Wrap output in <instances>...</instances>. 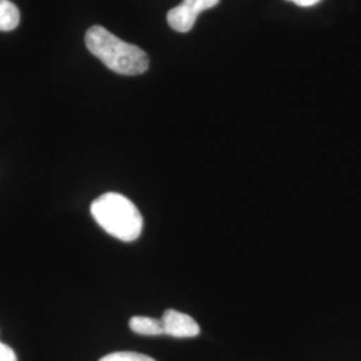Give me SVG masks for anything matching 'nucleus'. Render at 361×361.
<instances>
[{
	"label": "nucleus",
	"instance_id": "obj_1",
	"mask_svg": "<svg viewBox=\"0 0 361 361\" xmlns=\"http://www.w3.org/2000/svg\"><path fill=\"white\" fill-rule=\"evenodd\" d=\"M85 42L94 56L119 75H140L149 68V56L142 49L116 38L104 27H90Z\"/></svg>",
	"mask_w": 361,
	"mask_h": 361
},
{
	"label": "nucleus",
	"instance_id": "obj_2",
	"mask_svg": "<svg viewBox=\"0 0 361 361\" xmlns=\"http://www.w3.org/2000/svg\"><path fill=\"white\" fill-rule=\"evenodd\" d=\"M91 214L104 232L121 241L131 243L142 233L140 210L122 194H102L91 204Z\"/></svg>",
	"mask_w": 361,
	"mask_h": 361
},
{
	"label": "nucleus",
	"instance_id": "obj_3",
	"mask_svg": "<svg viewBox=\"0 0 361 361\" xmlns=\"http://www.w3.org/2000/svg\"><path fill=\"white\" fill-rule=\"evenodd\" d=\"M219 0H183L168 13L169 26L177 32H189L202 11L219 4Z\"/></svg>",
	"mask_w": 361,
	"mask_h": 361
},
{
	"label": "nucleus",
	"instance_id": "obj_4",
	"mask_svg": "<svg viewBox=\"0 0 361 361\" xmlns=\"http://www.w3.org/2000/svg\"><path fill=\"white\" fill-rule=\"evenodd\" d=\"M162 326L165 335L176 338H190L200 335V325L186 313L176 310H168L162 319Z\"/></svg>",
	"mask_w": 361,
	"mask_h": 361
},
{
	"label": "nucleus",
	"instance_id": "obj_5",
	"mask_svg": "<svg viewBox=\"0 0 361 361\" xmlns=\"http://www.w3.org/2000/svg\"><path fill=\"white\" fill-rule=\"evenodd\" d=\"M130 329L134 334L143 336H161L164 334L162 322L146 316H134L130 319Z\"/></svg>",
	"mask_w": 361,
	"mask_h": 361
},
{
	"label": "nucleus",
	"instance_id": "obj_6",
	"mask_svg": "<svg viewBox=\"0 0 361 361\" xmlns=\"http://www.w3.org/2000/svg\"><path fill=\"white\" fill-rule=\"evenodd\" d=\"M20 22V13L10 0H0V31H11Z\"/></svg>",
	"mask_w": 361,
	"mask_h": 361
},
{
	"label": "nucleus",
	"instance_id": "obj_7",
	"mask_svg": "<svg viewBox=\"0 0 361 361\" xmlns=\"http://www.w3.org/2000/svg\"><path fill=\"white\" fill-rule=\"evenodd\" d=\"M99 361H155L150 356H146L137 352H114L106 355Z\"/></svg>",
	"mask_w": 361,
	"mask_h": 361
},
{
	"label": "nucleus",
	"instance_id": "obj_8",
	"mask_svg": "<svg viewBox=\"0 0 361 361\" xmlns=\"http://www.w3.org/2000/svg\"><path fill=\"white\" fill-rule=\"evenodd\" d=\"M0 361H18L13 349L3 343H0Z\"/></svg>",
	"mask_w": 361,
	"mask_h": 361
},
{
	"label": "nucleus",
	"instance_id": "obj_9",
	"mask_svg": "<svg viewBox=\"0 0 361 361\" xmlns=\"http://www.w3.org/2000/svg\"><path fill=\"white\" fill-rule=\"evenodd\" d=\"M286 1H292V3H295L298 7H312V6L317 4V3L322 1V0H286Z\"/></svg>",
	"mask_w": 361,
	"mask_h": 361
}]
</instances>
